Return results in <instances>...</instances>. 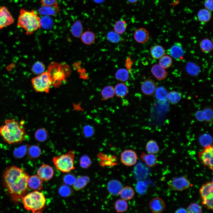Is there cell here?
I'll return each mask as SVG.
<instances>
[{
	"instance_id": "obj_42",
	"label": "cell",
	"mask_w": 213,
	"mask_h": 213,
	"mask_svg": "<svg viewBox=\"0 0 213 213\" xmlns=\"http://www.w3.org/2000/svg\"><path fill=\"white\" fill-rule=\"evenodd\" d=\"M45 70V67L44 64L40 61L35 62L31 68L33 73L37 75H39L44 72Z\"/></svg>"
},
{
	"instance_id": "obj_1",
	"label": "cell",
	"mask_w": 213,
	"mask_h": 213,
	"mask_svg": "<svg viewBox=\"0 0 213 213\" xmlns=\"http://www.w3.org/2000/svg\"><path fill=\"white\" fill-rule=\"evenodd\" d=\"M29 176L23 169L14 166L8 168L4 175L5 186L14 201H18L27 191Z\"/></svg>"
},
{
	"instance_id": "obj_49",
	"label": "cell",
	"mask_w": 213,
	"mask_h": 213,
	"mask_svg": "<svg viewBox=\"0 0 213 213\" xmlns=\"http://www.w3.org/2000/svg\"><path fill=\"white\" fill-rule=\"evenodd\" d=\"M41 27L45 29L51 28L53 25V22L51 18L48 16H45L41 19Z\"/></svg>"
},
{
	"instance_id": "obj_17",
	"label": "cell",
	"mask_w": 213,
	"mask_h": 213,
	"mask_svg": "<svg viewBox=\"0 0 213 213\" xmlns=\"http://www.w3.org/2000/svg\"><path fill=\"white\" fill-rule=\"evenodd\" d=\"M134 37L136 41L140 43H144L148 40L149 33L145 28H141L137 29L134 34Z\"/></svg>"
},
{
	"instance_id": "obj_36",
	"label": "cell",
	"mask_w": 213,
	"mask_h": 213,
	"mask_svg": "<svg viewBox=\"0 0 213 213\" xmlns=\"http://www.w3.org/2000/svg\"><path fill=\"white\" fill-rule=\"evenodd\" d=\"M199 45L201 51L206 53L209 52L212 50V42L208 38H204L200 42Z\"/></svg>"
},
{
	"instance_id": "obj_24",
	"label": "cell",
	"mask_w": 213,
	"mask_h": 213,
	"mask_svg": "<svg viewBox=\"0 0 213 213\" xmlns=\"http://www.w3.org/2000/svg\"><path fill=\"white\" fill-rule=\"evenodd\" d=\"M150 53L153 58L158 59L165 55V51L162 46L159 45H156L151 47L150 49Z\"/></svg>"
},
{
	"instance_id": "obj_41",
	"label": "cell",
	"mask_w": 213,
	"mask_h": 213,
	"mask_svg": "<svg viewBox=\"0 0 213 213\" xmlns=\"http://www.w3.org/2000/svg\"><path fill=\"white\" fill-rule=\"evenodd\" d=\"M48 136L47 132L44 128H40L36 130L35 133L36 139L40 142L45 141Z\"/></svg>"
},
{
	"instance_id": "obj_31",
	"label": "cell",
	"mask_w": 213,
	"mask_h": 213,
	"mask_svg": "<svg viewBox=\"0 0 213 213\" xmlns=\"http://www.w3.org/2000/svg\"><path fill=\"white\" fill-rule=\"evenodd\" d=\"M168 93L166 88L161 86L157 87L154 94L157 100L159 101H164L167 99Z\"/></svg>"
},
{
	"instance_id": "obj_38",
	"label": "cell",
	"mask_w": 213,
	"mask_h": 213,
	"mask_svg": "<svg viewBox=\"0 0 213 213\" xmlns=\"http://www.w3.org/2000/svg\"><path fill=\"white\" fill-rule=\"evenodd\" d=\"M127 27V24L125 20H120L115 23L114 29L115 32L119 34H122L125 31Z\"/></svg>"
},
{
	"instance_id": "obj_32",
	"label": "cell",
	"mask_w": 213,
	"mask_h": 213,
	"mask_svg": "<svg viewBox=\"0 0 213 213\" xmlns=\"http://www.w3.org/2000/svg\"><path fill=\"white\" fill-rule=\"evenodd\" d=\"M185 69L187 72L192 76L197 75L200 71L199 67L195 63L190 62L187 64Z\"/></svg>"
},
{
	"instance_id": "obj_27",
	"label": "cell",
	"mask_w": 213,
	"mask_h": 213,
	"mask_svg": "<svg viewBox=\"0 0 213 213\" xmlns=\"http://www.w3.org/2000/svg\"><path fill=\"white\" fill-rule=\"evenodd\" d=\"M212 137L209 133L203 134L199 137V143L201 146L204 148L212 145Z\"/></svg>"
},
{
	"instance_id": "obj_22",
	"label": "cell",
	"mask_w": 213,
	"mask_h": 213,
	"mask_svg": "<svg viewBox=\"0 0 213 213\" xmlns=\"http://www.w3.org/2000/svg\"><path fill=\"white\" fill-rule=\"evenodd\" d=\"M199 193L201 198L213 193L212 182L208 181L201 186L199 190Z\"/></svg>"
},
{
	"instance_id": "obj_25",
	"label": "cell",
	"mask_w": 213,
	"mask_h": 213,
	"mask_svg": "<svg viewBox=\"0 0 213 213\" xmlns=\"http://www.w3.org/2000/svg\"><path fill=\"white\" fill-rule=\"evenodd\" d=\"M41 151L39 146L37 145H31L28 146L27 154L28 157L31 159L38 157L41 155Z\"/></svg>"
},
{
	"instance_id": "obj_48",
	"label": "cell",
	"mask_w": 213,
	"mask_h": 213,
	"mask_svg": "<svg viewBox=\"0 0 213 213\" xmlns=\"http://www.w3.org/2000/svg\"><path fill=\"white\" fill-rule=\"evenodd\" d=\"M202 204L208 209L213 208V193L201 198Z\"/></svg>"
},
{
	"instance_id": "obj_45",
	"label": "cell",
	"mask_w": 213,
	"mask_h": 213,
	"mask_svg": "<svg viewBox=\"0 0 213 213\" xmlns=\"http://www.w3.org/2000/svg\"><path fill=\"white\" fill-rule=\"evenodd\" d=\"M59 192L60 196L64 197L71 196L72 194V190L66 185H61L59 188Z\"/></svg>"
},
{
	"instance_id": "obj_58",
	"label": "cell",
	"mask_w": 213,
	"mask_h": 213,
	"mask_svg": "<svg viewBox=\"0 0 213 213\" xmlns=\"http://www.w3.org/2000/svg\"><path fill=\"white\" fill-rule=\"evenodd\" d=\"M95 2L97 3H100L103 2L104 0H94Z\"/></svg>"
},
{
	"instance_id": "obj_4",
	"label": "cell",
	"mask_w": 213,
	"mask_h": 213,
	"mask_svg": "<svg viewBox=\"0 0 213 213\" xmlns=\"http://www.w3.org/2000/svg\"><path fill=\"white\" fill-rule=\"evenodd\" d=\"M25 209L33 213L41 212L46 204L43 193L38 190L29 193L21 198Z\"/></svg>"
},
{
	"instance_id": "obj_16",
	"label": "cell",
	"mask_w": 213,
	"mask_h": 213,
	"mask_svg": "<svg viewBox=\"0 0 213 213\" xmlns=\"http://www.w3.org/2000/svg\"><path fill=\"white\" fill-rule=\"evenodd\" d=\"M43 180L37 175L29 176L28 187L33 190H39L42 188Z\"/></svg>"
},
{
	"instance_id": "obj_7",
	"label": "cell",
	"mask_w": 213,
	"mask_h": 213,
	"mask_svg": "<svg viewBox=\"0 0 213 213\" xmlns=\"http://www.w3.org/2000/svg\"><path fill=\"white\" fill-rule=\"evenodd\" d=\"M167 184L172 190L179 191L188 189L191 185L187 177L184 175L172 178Z\"/></svg>"
},
{
	"instance_id": "obj_43",
	"label": "cell",
	"mask_w": 213,
	"mask_h": 213,
	"mask_svg": "<svg viewBox=\"0 0 213 213\" xmlns=\"http://www.w3.org/2000/svg\"><path fill=\"white\" fill-rule=\"evenodd\" d=\"M107 38L109 41L114 43H118L122 40V38L120 34L114 31L109 32L107 35Z\"/></svg>"
},
{
	"instance_id": "obj_10",
	"label": "cell",
	"mask_w": 213,
	"mask_h": 213,
	"mask_svg": "<svg viewBox=\"0 0 213 213\" xmlns=\"http://www.w3.org/2000/svg\"><path fill=\"white\" fill-rule=\"evenodd\" d=\"M138 156L134 151L129 149L123 151L121 154L122 163L127 166H132L136 163Z\"/></svg>"
},
{
	"instance_id": "obj_19",
	"label": "cell",
	"mask_w": 213,
	"mask_h": 213,
	"mask_svg": "<svg viewBox=\"0 0 213 213\" xmlns=\"http://www.w3.org/2000/svg\"><path fill=\"white\" fill-rule=\"evenodd\" d=\"M39 13L41 15L45 16L54 15L59 12V8L57 3L55 4L48 6H43L38 10Z\"/></svg>"
},
{
	"instance_id": "obj_59",
	"label": "cell",
	"mask_w": 213,
	"mask_h": 213,
	"mask_svg": "<svg viewBox=\"0 0 213 213\" xmlns=\"http://www.w3.org/2000/svg\"><path fill=\"white\" fill-rule=\"evenodd\" d=\"M129 2L131 3H134L137 1L138 0H127Z\"/></svg>"
},
{
	"instance_id": "obj_35",
	"label": "cell",
	"mask_w": 213,
	"mask_h": 213,
	"mask_svg": "<svg viewBox=\"0 0 213 213\" xmlns=\"http://www.w3.org/2000/svg\"><path fill=\"white\" fill-rule=\"evenodd\" d=\"M129 75L128 70L125 68H120L116 71L115 77L118 81L124 82L127 81L129 78Z\"/></svg>"
},
{
	"instance_id": "obj_56",
	"label": "cell",
	"mask_w": 213,
	"mask_h": 213,
	"mask_svg": "<svg viewBox=\"0 0 213 213\" xmlns=\"http://www.w3.org/2000/svg\"><path fill=\"white\" fill-rule=\"evenodd\" d=\"M57 0H41V2L43 6L53 5L57 3Z\"/></svg>"
},
{
	"instance_id": "obj_23",
	"label": "cell",
	"mask_w": 213,
	"mask_h": 213,
	"mask_svg": "<svg viewBox=\"0 0 213 213\" xmlns=\"http://www.w3.org/2000/svg\"><path fill=\"white\" fill-rule=\"evenodd\" d=\"M115 94L118 97L123 98L128 94V90L125 84L121 83L117 84L114 88Z\"/></svg>"
},
{
	"instance_id": "obj_29",
	"label": "cell",
	"mask_w": 213,
	"mask_h": 213,
	"mask_svg": "<svg viewBox=\"0 0 213 213\" xmlns=\"http://www.w3.org/2000/svg\"><path fill=\"white\" fill-rule=\"evenodd\" d=\"M102 99L107 100L113 98L115 95L114 88L111 85H107L104 87L101 92Z\"/></svg>"
},
{
	"instance_id": "obj_53",
	"label": "cell",
	"mask_w": 213,
	"mask_h": 213,
	"mask_svg": "<svg viewBox=\"0 0 213 213\" xmlns=\"http://www.w3.org/2000/svg\"><path fill=\"white\" fill-rule=\"evenodd\" d=\"M84 132L86 136L89 137L91 136L93 134L94 130L92 126L88 125L85 127Z\"/></svg>"
},
{
	"instance_id": "obj_39",
	"label": "cell",
	"mask_w": 213,
	"mask_h": 213,
	"mask_svg": "<svg viewBox=\"0 0 213 213\" xmlns=\"http://www.w3.org/2000/svg\"><path fill=\"white\" fill-rule=\"evenodd\" d=\"M128 207L127 202L123 199H118L115 203L114 208L117 212H124L127 210Z\"/></svg>"
},
{
	"instance_id": "obj_40",
	"label": "cell",
	"mask_w": 213,
	"mask_h": 213,
	"mask_svg": "<svg viewBox=\"0 0 213 213\" xmlns=\"http://www.w3.org/2000/svg\"><path fill=\"white\" fill-rule=\"evenodd\" d=\"M159 59V64L164 69H167L172 64V60L170 56L164 55Z\"/></svg>"
},
{
	"instance_id": "obj_33",
	"label": "cell",
	"mask_w": 213,
	"mask_h": 213,
	"mask_svg": "<svg viewBox=\"0 0 213 213\" xmlns=\"http://www.w3.org/2000/svg\"><path fill=\"white\" fill-rule=\"evenodd\" d=\"M182 98L180 93L176 91H172L168 93L167 99L171 104H175L178 103Z\"/></svg>"
},
{
	"instance_id": "obj_54",
	"label": "cell",
	"mask_w": 213,
	"mask_h": 213,
	"mask_svg": "<svg viewBox=\"0 0 213 213\" xmlns=\"http://www.w3.org/2000/svg\"><path fill=\"white\" fill-rule=\"evenodd\" d=\"M213 0H205L204 2V5L206 9L210 12L213 10Z\"/></svg>"
},
{
	"instance_id": "obj_2",
	"label": "cell",
	"mask_w": 213,
	"mask_h": 213,
	"mask_svg": "<svg viewBox=\"0 0 213 213\" xmlns=\"http://www.w3.org/2000/svg\"><path fill=\"white\" fill-rule=\"evenodd\" d=\"M0 135L8 144H14L22 142L25 138L26 133L22 122L20 123L14 119H8L0 126Z\"/></svg>"
},
{
	"instance_id": "obj_9",
	"label": "cell",
	"mask_w": 213,
	"mask_h": 213,
	"mask_svg": "<svg viewBox=\"0 0 213 213\" xmlns=\"http://www.w3.org/2000/svg\"><path fill=\"white\" fill-rule=\"evenodd\" d=\"M14 19L7 8L3 6L0 7V29L13 24Z\"/></svg>"
},
{
	"instance_id": "obj_11",
	"label": "cell",
	"mask_w": 213,
	"mask_h": 213,
	"mask_svg": "<svg viewBox=\"0 0 213 213\" xmlns=\"http://www.w3.org/2000/svg\"><path fill=\"white\" fill-rule=\"evenodd\" d=\"M157 87V84L154 81L150 79H147L142 83L141 90L144 94L152 96L154 94Z\"/></svg>"
},
{
	"instance_id": "obj_50",
	"label": "cell",
	"mask_w": 213,
	"mask_h": 213,
	"mask_svg": "<svg viewBox=\"0 0 213 213\" xmlns=\"http://www.w3.org/2000/svg\"><path fill=\"white\" fill-rule=\"evenodd\" d=\"M76 178L72 173H68L64 175L63 178L64 183L68 185H72L75 183Z\"/></svg>"
},
{
	"instance_id": "obj_5",
	"label": "cell",
	"mask_w": 213,
	"mask_h": 213,
	"mask_svg": "<svg viewBox=\"0 0 213 213\" xmlns=\"http://www.w3.org/2000/svg\"><path fill=\"white\" fill-rule=\"evenodd\" d=\"M74 151H70L67 153L53 158L52 162L56 169L65 173L70 172L75 169Z\"/></svg>"
},
{
	"instance_id": "obj_57",
	"label": "cell",
	"mask_w": 213,
	"mask_h": 213,
	"mask_svg": "<svg viewBox=\"0 0 213 213\" xmlns=\"http://www.w3.org/2000/svg\"><path fill=\"white\" fill-rule=\"evenodd\" d=\"M187 210L183 208H179L177 209L175 212V213H187Z\"/></svg>"
},
{
	"instance_id": "obj_47",
	"label": "cell",
	"mask_w": 213,
	"mask_h": 213,
	"mask_svg": "<svg viewBox=\"0 0 213 213\" xmlns=\"http://www.w3.org/2000/svg\"><path fill=\"white\" fill-rule=\"evenodd\" d=\"M147 184L143 181H139L137 183L135 186V190L139 194L143 195L147 191Z\"/></svg>"
},
{
	"instance_id": "obj_44",
	"label": "cell",
	"mask_w": 213,
	"mask_h": 213,
	"mask_svg": "<svg viewBox=\"0 0 213 213\" xmlns=\"http://www.w3.org/2000/svg\"><path fill=\"white\" fill-rule=\"evenodd\" d=\"M203 113L204 121L208 123L211 122L212 120L213 113L211 106H206L204 108Z\"/></svg>"
},
{
	"instance_id": "obj_20",
	"label": "cell",
	"mask_w": 213,
	"mask_h": 213,
	"mask_svg": "<svg viewBox=\"0 0 213 213\" xmlns=\"http://www.w3.org/2000/svg\"><path fill=\"white\" fill-rule=\"evenodd\" d=\"M89 178L87 176H79L76 178V180L73 185L75 191L80 190L84 188L90 181Z\"/></svg>"
},
{
	"instance_id": "obj_51",
	"label": "cell",
	"mask_w": 213,
	"mask_h": 213,
	"mask_svg": "<svg viewBox=\"0 0 213 213\" xmlns=\"http://www.w3.org/2000/svg\"><path fill=\"white\" fill-rule=\"evenodd\" d=\"M201 206L196 203H193L190 204L188 207L187 211L189 213H201L202 212Z\"/></svg>"
},
{
	"instance_id": "obj_3",
	"label": "cell",
	"mask_w": 213,
	"mask_h": 213,
	"mask_svg": "<svg viewBox=\"0 0 213 213\" xmlns=\"http://www.w3.org/2000/svg\"><path fill=\"white\" fill-rule=\"evenodd\" d=\"M17 25L24 29L27 35H30L41 27V18L34 10L28 11L21 9L20 11Z\"/></svg>"
},
{
	"instance_id": "obj_55",
	"label": "cell",
	"mask_w": 213,
	"mask_h": 213,
	"mask_svg": "<svg viewBox=\"0 0 213 213\" xmlns=\"http://www.w3.org/2000/svg\"><path fill=\"white\" fill-rule=\"evenodd\" d=\"M195 117L196 119L199 122L204 121L203 111L198 110L195 113Z\"/></svg>"
},
{
	"instance_id": "obj_26",
	"label": "cell",
	"mask_w": 213,
	"mask_h": 213,
	"mask_svg": "<svg viewBox=\"0 0 213 213\" xmlns=\"http://www.w3.org/2000/svg\"><path fill=\"white\" fill-rule=\"evenodd\" d=\"M120 195L122 199L125 200H129L133 197L134 191L132 187L126 186L122 188Z\"/></svg>"
},
{
	"instance_id": "obj_46",
	"label": "cell",
	"mask_w": 213,
	"mask_h": 213,
	"mask_svg": "<svg viewBox=\"0 0 213 213\" xmlns=\"http://www.w3.org/2000/svg\"><path fill=\"white\" fill-rule=\"evenodd\" d=\"M28 147L27 146L24 145L15 149L13 152L14 156L18 158H22L27 153Z\"/></svg>"
},
{
	"instance_id": "obj_37",
	"label": "cell",
	"mask_w": 213,
	"mask_h": 213,
	"mask_svg": "<svg viewBox=\"0 0 213 213\" xmlns=\"http://www.w3.org/2000/svg\"><path fill=\"white\" fill-rule=\"evenodd\" d=\"M146 149L149 154H157L159 150V147L157 142L154 140H150L148 141L146 146Z\"/></svg>"
},
{
	"instance_id": "obj_30",
	"label": "cell",
	"mask_w": 213,
	"mask_h": 213,
	"mask_svg": "<svg viewBox=\"0 0 213 213\" xmlns=\"http://www.w3.org/2000/svg\"><path fill=\"white\" fill-rule=\"evenodd\" d=\"M83 31V27L81 21L77 20L74 23L71 28V32L72 35L76 38L80 37Z\"/></svg>"
},
{
	"instance_id": "obj_52",
	"label": "cell",
	"mask_w": 213,
	"mask_h": 213,
	"mask_svg": "<svg viewBox=\"0 0 213 213\" xmlns=\"http://www.w3.org/2000/svg\"><path fill=\"white\" fill-rule=\"evenodd\" d=\"M80 163L81 167L87 168L91 164V161L90 158L86 155L81 156L80 158Z\"/></svg>"
},
{
	"instance_id": "obj_6",
	"label": "cell",
	"mask_w": 213,
	"mask_h": 213,
	"mask_svg": "<svg viewBox=\"0 0 213 213\" xmlns=\"http://www.w3.org/2000/svg\"><path fill=\"white\" fill-rule=\"evenodd\" d=\"M31 83L34 90L39 92H49L52 83L50 74L44 72L39 75L33 78Z\"/></svg>"
},
{
	"instance_id": "obj_12",
	"label": "cell",
	"mask_w": 213,
	"mask_h": 213,
	"mask_svg": "<svg viewBox=\"0 0 213 213\" xmlns=\"http://www.w3.org/2000/svg\"><path fill=\"white\" fill-rule=\"evenodd\" d=\"M54 174L53 169L50 166L45 164L41 165L37 171V175L43 181L51 179Z\"/></svg>"
},
{
	"instance_id": "obj_8",
	"label": "cell",
	"mask_w": 213,
	"mask_h": 213,
	"mask_svg": "<svg viewBox=\"0 0 213 213\" xmlns=\"http://www.w3.org/2000/svg\"><path fill=\"white\" fill-rule=\"evenodd\" d=\"M199 159L204 165L213 170V148L212 145L204 147L198 153Z\"/></svg>"
},
{
	"instance_id": "obj_15",
	"label": "cell",
	"mask_w": 213,
	"mask_h": 213,
	"mask_svg": "<svg viewBox=\"0 0 213 213\" xmlns=\"http://www.w3.org/2000/svg\"><path fill=\"white\" fill-rule=\"evenodd\" d=\"M123 186L121 183L116 180L109 181L107 185V189L109 193L114 196L120 195Z\"/></svg>"
},
{
	"instance_id": "obj_14",
	"label": "cell",
	"mask_w": 213,
	"mask_h": 213,
	"mask_svg": "<svg viewBox=\"0 0 213 213\" xmlns=\"http://www.w3.org/2000/svg\"><path fill=\"white\" fill-rule=\"evenodd\" d=\"M149 206L151 211L155 213L162 212L165 208L164 201L162 199L159 198L153 199L150 202Z\"/></svg>"
},
{
	"instance_id": "obj_28",
	"label": "cell",
	"mask_w": 213,
	"mask_h": 213,
	"mask_svg": "<svg viewBox=\"0 0 213 213\" xmlns=\"http://www.w3.org/2000/svg\"><path fill=\"white\" fill-rule=\"evenodd\" d=\"M212 16L211 12L206 9H203L199 10L197 14V17L199 21L206 22L210 20Z\"/></svg>"
},
{
	"instance_id": "obj_34",
	"label": "cell",
	"mask_w": 213,
	"mask_h": 213,
	"mask_svg": "<svg viewBox=\"0 0 213 213\" xmlns=\"http://www.w3.org/2000/svg\"><path fill=\"white\" fill-rule=\"evenodd\" d=\"M81 39L83 43L87 45L92 43L95 41V35L91 31H86L81 35Z\"/></svg>"
},
{
	"instance_id": "obj_13",
	"label": "cell",
	"mask_w": 213,
	"mask_h": 213,
	"mask_svg": "<svg viewBox=\"0 0 213 213\" xmlns=\"http://www.w3.org/2000/svg\"><path fill=\"white\" fill-rule=\"evenodd\" d=\"M167 53L171 57L177 60L182 58L184 54L182 45L179 42L175 43L168 50Z\"/></svg>"
},
{
	"instance_id": "obj_21",
	"label": "cell",
	"mask_w": 213,
	"mask_h": 213,
	"mask_svg": "<svg viewBox=\"0 0 213 213\" xmlns=\"http://www.w3.org/2000/svg\"><path fill=\"white\" fill-rule=\"evenodd\" d=\"M140 157L141 160L149 167H153L157 164V159L154 154H146L145 153L142 152Z\"/></svg>"
},
{
	"instance_id": "obj_18",
	"label": "cell",
	"mask_w": 213,
	"mask_h": 213,
	"mask_svg": "<svg viewBox=\"0 0 213 213\" xmlns=\"http://www.w3.org/2000/svg\"><path fill=\"white\" fill-rule=\"evenodd\" d=\"M151 71L153 75L158 80L165 79L168 75L165 69L159 64H155L151 68Z\"/></svg>"
}]
</instances>
